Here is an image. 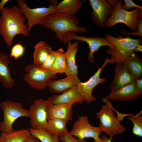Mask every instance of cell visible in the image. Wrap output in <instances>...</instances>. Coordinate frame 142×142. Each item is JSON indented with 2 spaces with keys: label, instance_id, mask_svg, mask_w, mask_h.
I'll use <instances>...</instances> for the list:
<instances>
[{
  "label": "cell",
  "instance_id": "4",
  "mask_svg": "<svg viewBox=\"0 0 142 142\" xmlns=\"http://www.w3.org/2000/svg\"><path fill=\"white\" fill-rule=\"evenodd\" d=\"M122 1L118 0L114 5V10L106 22V26L110 28L117 23H123L142 38V22L139 21L137 22V20L142 14V9L136 8L131 11L125 10L121 7Z\"/></svg>",
  "mask_w": 142,
  "mask_h": 142
},
{
  "label": "cell",
  "instance_id": "33",
  "mask_svg": "<svg viewBox=\"0 0 142 142\" xmlns=\"http://www.w3.org/2000/svg\"><path fill=\"white\" fill-rule=\"evenodd\" d=\"M134 82L136 87L138 90L142 91V78L136 79Z\"/></svg>",
  "mask_w": 142,
  "mask_h": 142
},
{
  "label": "cell",
  "instance_id": "25",
  "mask_svg": "<svg viewBox=\"0 0 142 142\" xmlns=\"http://www.w3.org/2000/svg\"><path fill=\"white\" fill-rule=\"evenodd\" d=\"M30 135V130L26 129L1 133L0 142H25Z\"/></svg>",
  "mask_w": 142,
  "mask_h": 142
},
{
  "label": "cell",
  "instance_id": "21",
  "mask_svg": "<svg viewBox=\"0 0 142 142\" xmlns=\"http://www.w3.org/2000/svg\"><path fill=\"white\" fill-rule=\"evenodd\" d=\"M85 0H64L55 6L54 12L73 15L82 7Z\"/></svg>",
  "mask_w": 142,
  "mask_h": 142
},
{
  "label": "cell",
  "instance_id": "24",
  "mask_svg": "<svg viewBox=\"0 0 142 142\" xmlns=\"http://www.w3.org/2000/svg\"><path fill=\"white\" fill-rule=\"evenodd\" d=\"M67 122L66 120L57 118L49 119L44 130L52 135L60 138L67 131L66 128Z\"/></svg>",
  "mask_w": 142,
  "mask_h": 142
},
{
  "label": "cell",
  "instance_id": "20",
  "mask_svg": "<svg viewBox=\"0 0 142 142\" xmlns=\"http://www.w3.org/2000/svg\"><path fill=\"white\" fill-rule=\"evenodd\" d=\"M79 42L72 43L71 41L68 43L67 51L65 53L66 64L67 70L65 74L67 76L78 73V66L75 61V57L78 50Z\"/></svg>",
  "mask_w": 142,
  "mask_h": 142
},
{
  "label": "cell",
  "instance_id": "22",
  "mask_svg": "<svg viewBox=\"0 0 142 142\" xmlns=\"http://www.w3.org/2000/svg\"><path fill=\"white\" fill-rule=\"evenodd\" d=\"M34 48L33 63L39 66L46 61L52 50L50 45L43 41L37 43Z\"/></svg>",
  "mask_w": 142,
  "mask_h": 142
},
{
  "label": "cell",
  "instance_id": "26",
  "mask_svg": "<svg viewBox=\"0 0 142 142\" xmlns=\"http://www.w3.org/2000/svg\"><path fill=\"white\" fill-rule=\"evenodd\" d=\"M58 53L55 60L49 70L54 74L66 73L67 66L65 53L62 48L58 49Z\"/></svg>",
  "mask_w": 142,
  "mask_h": 142
},
{
  "label": "cell",
  "instance_id": "2",
  "mask_svg": "<svg viewBox=\"0 0 142 142\" xmlns=\"http://www.w3.org/2000/svg\"><path fill=\"white\" fill-rule=\"evenodd\" d=\"M77 16L54 12L47 16L43 21V26L54 32L56 37L63 42L66 33L70 32L84 33L87 31L85 27H79Z\"/></svg>",
  "mask_w": 142,
  "mask_h": 142
},
{
  "label": "cell",
  "instance_id": "14",
  "mask_svg": "<svg viewBox=\"0 0 142 142\" xmlns=\"http://www.w3.org/2000/svg\"><path fill=\"white\" fill-rule=\"evenodd\" d=\"M142 94V91L136 87L134 82L111 91L110 93L104 98L113 100L130 101L137 99Z\"/></svg>",
  "mask_w": 142,
  "mask_h": 142
},
{
  "label": "cell",
  "instance_id": "23",
  "mask_svg": "<svg viewBox=\"0 0 142 142\" xmlns=\"http://www.w3.org/2000/svg\"><path fill=\"white\" fill-rule=\"evenodd\" d=\"M135 80L142 78V61L135 53L125 59L123 62Z\"/></svg>",
  "mask_w": 142,
  "mask_h": 142
},
{
  "label": "cell",
  "instance_id": "35",
  "mask_svg": "<svg viewBox=\"0 0 142 142\" xmlns=\"http://www.w3.org/2000/svg\"><path fill=\"white\" fill-rule=\"evenodd\" d=\"M102 142H112L111 140L112 138L109 137L105 135H103L101 137Z\"/></svg>",
  "mask_w": 142,
  "mask_h": 142
},
{
  "label": "cell",
  "instance_id": "17",
  "mask_svg": "<svg viewBox=\"0 0 142 142\" xmlns=\"http://www.w3.org/2000/svg\"><path fill=\"white\" fill-rule=\"evenodd\" d=\"M46 100L50 105L71 103L82 104L84 102L77 87L65 91L62 94L51 96Z\"/></svg>",
  "mask_w": 142,
  "mask_h": 142
},
{
  "label": "cell",
  "instance_id": "8",
  "mask_svg": "<svg viewBox=\"0 0 142 142\" xmlns=\"http://www.w3.org/2000/svg\"><path fill=\"white\" fill-rule=\"evenodd\" d=\"M24 70L27 73L23 80L31 88L36 89L44 90L48 81L56 77L50 70L42 69L34 63L25 66Z\"/></svg>",
  "mask_w": 142,
  "mask_h": 142
},
{
  "label": "cell",
  "instance_id": "13",
  "mask_svg": "<svg viewBox=\"0 0 142 142\" xmlns=\"http://www.w3.org/2000/svg\"><path fill=\"white\" fill-rule=\"evenodd\" d=\"M92 8L90 13L94 23L99 27L104 28L106 22L113 12L115 7L105 0H89Z\"/></svg>",
  "mask_w": 142,
  "mask_h": 142
},
{
  "label": "cell",
  "instance_id": "36",
  "mask_svg": "<svg viewBox=\"0 0 142 142\" xmlns=\"http://www.w3.org/2000/svg\"><path fill=\"white\" fill-rule=\"evenodd\" d=\"M9 0H2L0 2V11L4 9V6L8 2Z\"/></svg>",
  "mask_w": 142,
  "mask_h": 142
},
{
  "label": "cell",
  "instance_id": "1",
  "mask_svg": "<svg viewBox=\"0 0 142 142\" xmlns=\"http://www.w3.org/2000/svg\"><path fill=\"white\" fill-rule=\"evenodd\" d=\"M0 12V35L8 47L11 46L16 36H29L27 26L25 24L26 18L18 7L16 5L10 8L6 7Z\"/></svg>",
  "mask_w": 142,
  "mask_h": 142
},
{
  "label": "cell",
  "instance_id": "9",
  "mask_svg": "<svg viewBox=\"0 0 142 142\" xmlns=\"http://www.w3.org/2000/svg\"><path fill=\"white\" fill-rule=\"evenodd\" d=\"M102 132L99 127L93 126L90 124L87 116L81 115L74 122L69 133L80 139L92 138L95 142H102L100 137Z\"/></svg>",
  "mask_w": 142,
  "mask_h": 142
},
{
  "label": "cell",
  "instance_id": "27",
  "mask_svg": "<svg viewBox=\"0 0 142 142\" xmlns=\"http://www.w3.org/2000/svg\"><path fill=\"white\" fill-rule=\"evenodd\" d=\"M142 111H140L135 115L125 114V117L131 121L133 124L132 133L134 135L140 137L142 136Z\"/></svg>",
  "mask_w": 142,
  "mask_h": 142
},
{
  "label": "cell",
  "instance_id": "19",
  "mask_svg": "<svg viewBox=\"0 0 142 142\" xmlns=\"http://www.w3.org/2000/svg\"><path fill=\"white\" fill-rule=\"evenodd\" d=\"M10 61L7 55L0 52V83L4 88H12L15 84V80L11 77L9 65Z\"/></svg>",
  "mask_w": 142,
  "mask_h": 142
},
{
  "label": "cell",
  "instance_id": "18",
  "mask_svg": "<svg viewBox=\"0 0 142 142\" xmlns=\"http://www.w3.org/2000/svg\"><path fill=\"white\" fill-rule=\"evenodd\" d=\"M75 103H71L55 105H50L47 110L48 120L53 118L61 119L67 121L72 119V107Z\"/></svg>",
  "mask_w": 142,
  "mask_h": 142
},
{
  "label": "cell",
  "instance_id": "32",
  "mask_svg": "<svg viewBox=\"0 0 142 142\" xmlns=\"http://www.w3.org/2000/svg\"><path fill=\"white\" fill-rule=\"evenodd\" d=\"M124 4L121 5L122 8L127 11L128 9L133 7H136L142 9V6L137 5L132 0H124Z\"/></svg>",
  "mask_w": 142,
  "mask_h": 142
},
{
  "label": "cell",
  "instance_id": "12",
  "mask_svg": "<svg viewBox=\"0 0 142 142\" xmlns=\"http://www.w3.org/2000/svg\"><path fill=\"white\" fill-rule=\"evenodd\" d=\"M48 105L47 100L43 99L34 100L29 110L31 128L34 130L44 129L48 122L47 109Z\"/></svg>",
  "mask_w": 142,
  "mask_h": 142
},
{
  "label": "cell",
  "instance_id": "6",
  "mask_svg": "<svg viewBox=\"0 0 142 142\" xmlns=\"http://www.w3.org/2000/svg\"><path fill=\"white\" fill-rule=\"evenodd\" d=\"M0 107L3 113V120L0 123V131L4 133L13 131L14 122L21 117H30L29 110L24 109L20 102L6 100L2 102Z\"/></svg>",
  "mask_w": 142,
  "mask_h": 142
},
{
  "label": "cell",
  "instance_id": "16",
  "mask_svg": "<svg viewBox=\"0 0 142 142\" xmlns=\"http://www.w3.org/2000/svg\"><path fill=\"white\" fill-rule=\"evenodd\" d=\"M80 82L77 75H71L58 80H49L47 87L51 92L60 93L77 87Z\"/></svg>",
  "mask_w": 142,
  "mask_h": 142
},
{
  "label": "cell",
  "instance_id": "5",
  "mask_svg": "<svg viewBox=\"0 0 142 142\" xmlns=\"http://www.w3.org/2000/svg\"><path fill=\"white\" fill-rule=\"evenodd\" d=\"M102 101L105 104L96 113L100 121L99 127L102 132H105L112 138L115 135L123 133L125 128L115 117L113 108L109 100L103 98Z\"/></svg>",
  "mask_w": 142,
  "mask_h": 142
},
{
  "label": "cell",
  "instance_id": "31",
  "mask_svg": "<svg viewBox=\"0 0 142 142\" xmlns=\"http://www.w3.org/2000/svg\"><path fill=\"white\" fill-rule=\"evenodd\" d=\"M62 142H88L85 139L81 140L76 138L70 134L68 131H66L63 135L59 138Z\"/></svg>",
  "mask_w": 142,
  "mask_h": 142
},
{
  "label": "cell",
  "instance_id": "10",
  "mask_svg": "<svg viewBox=\"0 0 142 142\" xmlns=\"http://www.w3.org/2000/svg\"><path fill=\"white\" fill-rule=\"evenodd\" d=\"M73 40L85 42L88 45L90 51L88 53V61L92 63H94V53L98 51L101 47L106 46L113 49L115 48L114 46L105 37L78 36L73 32L66 33L64 36L63 42L64 43H66Z\"/></svg>",
  "mask_w": 142,
  "mask_h": 142
},
{
  "label": "cell",
  "instance_id": "28",
  "mask_svg": "<svg viewBox=\"0 0 142 142\" xmlns=\"http://www.w3.org/2000/svg\"><path fill=\"white\" fill-rule=\"evenodd\" d=\"M31 134L38 138L41 142H59V137L52 135L44 129H29Z\"/></svg>",
  "mask_w": 142,
  "mask_h": 142
},
{
  "label": "cell",
  "instance_id": "11",
  "mask_svg": "<svg viewBox=\"0 0 142 142\" xmlns=\"http://www.w3.org/2000/svg\"><path fill=\"white\" fill-rule=\"evenodd\" d=\"M110 62V59L107 57L105 59L102 66L98 68L97 71L87 81L80 82L77 87L83 101L89 104L96 101V98L92 94L94 89L98 84L106 82L105 78H101L100 75L105 65Z\"/></svg>",
  "mask_w": 142,
  "mask_h": 142
},
{
  "label": "cell",
  "instance_id": "29",
  "mask_svg": "<svg viewBox=\"0 0 142 142\" xmlns=\"http://www.w3.org/2000/svg\"><path fill=\"white\" fill-rule=\"evenodd\" d=\"M58 53V50L56 51L52 50L46 61L38 67L44 70H49L53 64Z\"/></svg>",
  "mask_w": 142,
  "mask_h": 142
},
{
  "label": "cell",
  "instance_id": "34",
  "mask_svg": "<svg viewBox=\"0 0 142 142\" xmlns=\"http://www.w3.org/2000/svg\"><path fill=\"white\" fill-rule=\"evenodd\" d=\"M25 142H41V141L38 138L31 134Z\"/></svg>",
  "mask_w": 142,
  "mask_h": 142
},
{
  "label": "cell",
  "instance_id": "30",
  "mask_svg": "<svg viewBox=\"0 0 142 142\" xmlns=\"http://www.w3.org/2000/svg\"><path fill=\"white\" fill-rule=\"evenodd\" d=\"M25 47L20 43L14 45L12 48L10 54L11 58L17 60L22 56L24 54Z\"/></svg>",
  "mask_w": 142,
  "mask_h": 142
},
{
  "label": "cell",
  "instance_id": "7",
  "mask_svg": "<svg viewBox=\"0 0 142 142\" xmlns=\"http://www.w3.org/2000/svg\"><path fill=\"white\" fill-rule=\"evenodd\" d=\"M19 9L27 20L26 25L29 32L32 28L35 25H43L45 18L48 15L55 11L56 1H50L51 4L48 7L31 8L26 4L23 0H17Z\"/></svg>",
  "mask_w": 142,
  "mask_h": 142
},
{
  "label": "cell",
  "instance_id": "3",
  "mask_svg": "<svg viewBox=\"0 0 142 142\" xmlns=\"http://www.w3.org/2000/svg\"><path fill=\"white\" fill-rule=\"evenodd\" d=\"M105 37L115 47L106 50V52L111 55L109 63L122 62L126 58L135 53V51H141L142 43L141 38L133 39L129 37H124L118 36L116 37L110 34H105Z\"/></svg>",
  "mask_w": 142,
  "mask_h": 142
},
{
  "label": "cell",
  "instance_id": "15",
  "mask_svg": "<svg viewBox=\"0 0 142 142\" xmlns=\"http://www.w3.org/2000/svg\"><path fill=\"white\" fill-rule=\"evenodd\" d=\"M114 72L113 80L109 86L111 91L135 81L134 78L123 62L116 63Z\"/></svg>",
  "mask_w": 142,
  "mask_h": 142
}]
</instances>
